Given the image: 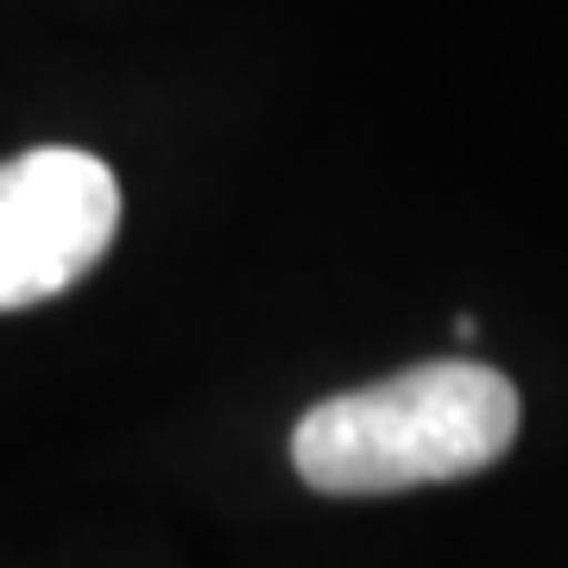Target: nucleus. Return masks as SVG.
<instances>
[{"mask_svg":"<svg viewBox=\"0 0 568 568\" xmlns=\"http://www.w3.org/2000/svg\"><path fill=\"white\" fill-rule=\"evenodd\" d=\"M518 424L525 405L506 373L429 361L304 410L291 429V467L328 499H373L480 474L518 443Z\"/></svg>","mask_w":568,"mask_h":568,"instance_id":"f257e3e1","label":"nucleus"},{"mask_svg":"<svg viewBox=\"0 0 568 568\" xmlns=\"http://www.w3.org/2000/svg\"><path fill=\"white\" fill-rule=\"evenodd\" d=\"M121 227V183L95 152L32 145L0 164V310L58 297L95 272Z\"/></svg>","mask_w":568,"mask_h":568,"instance_id":"f03ea898","label":"nucleus"}]
</instances>
